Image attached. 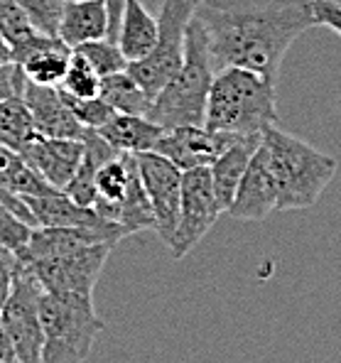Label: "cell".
Listing matches in <instances>:
<instances>
[{"instance_id":"obj_11","label":"cell","mask_w":341,"mask_h":363,"mask_svg":"<svg viewBox=\"0 0 341 363\" xmlns=\"http://www.w3.org/2000/svg\"><path fill=\"white\" fill-rule=\"evenodd\" d=\"M236 138L241 135L209 130L206 125L162 128L157 143L152 145V152L167 157L174 167H179L184 172V169L194 167H209Z\"/></svg>"},{"instance_id":"obj_14","label":"cell","mask_w":341,"mask_h":363,"mask_svg":"<svg viewBox=\"0 0 341 363\" xmlns=\"http://www.w3.org/2000/svg\"><path fill=\"white\" fill-rule=\"evenodd\" d=\"M20 155L47 184L64 191L84 157V138L69 140V138H47L37 133Z\"/></svg>"},{"instance_id":"obj_5","label":"cell","mask_w":341,"mask_h":363,"mask_svg":"<svg viewBox=\"0 0 341 363\" xmlns=\"http://www.w3.org/2000/svg\"><path fill=\"white\" fill-rule=\"evenodd\" d=\"M42 359L40 363H84L91 354L96 336L104 332V319L94 307V297L74 292H42Z\"/></svg>"},{"instance_id":"obj_3","label":"cell","mask_w":341,"mask_h":363,"mask_svg":"<svg viewBox=\"0 0 341 363\" xmlns=\"http://www.w3.org/2000/svg\"><path fill=\"white\" fill-rule=\"evenodd\" d=\"M263 147L278 186V211L310 209L337 174V160L332 155L280 130L278 125L263 133Z\"/></svg>"},{"instance_id":"obj_39","label":"cell","mask_w":341,"mask_h":363,"mask_svg":"<svg viewBox=\"0 0 341 363\" xmlns=\"http://www.w3.org/2000/svg\"><path fill=\"white\" fill-rule=\"evenodd\" d=\"M191 3H199V0H191Z\"/></svg>"},{"instance_id":"obj_20","label":"cell","mask_w":341,"mask_h":363,"mask_svg":"<svg viewBox=\"0 0 341 363\" xmlns=\"http://www.w3.org/2000/svg\"><path fill=\"white\" fill-rule=\"evenodd\" d=\"M69 60H72V50L64 45L60 37H52L45 45L32 50L28 57H23V60L18 62V67L23 69L25 79L32 84L60 86L64 74H67Z\"/></svg>"},{"instance_id":"obj_16","label":"cell","mask_w":341,"mask_h":363,"mask_svg":"<svg viewBox=\"0 0 341 363\" xmlns=\"http://www.w3.org/2000/svg\"><path fill=\"white\" fill-rule=\"evenodd\" d=\"M263 143V135H241L226 147L214 162L209 164L211 174V186L216 191V199L221 204V209L226 211L231 206V199L238 189V182L246 174L250 157Z\"/></svg>"},{"instance_id":"obj_32","label":"cell","mask_w":341,"mask_h":363,"mask_svg":"<svg viewBox=\"0 0 341 363\" xmlns=\"http://www.w3.org/2000/svg\"><path fill=\"white\" fill-rule=\"evenodd\" d=\"M317 28H329L341 35V5L337 0H312Z\"/></svg>"},{"instance_id":"obj_10","label":"cell","mask_w":341,"mask_h":363,"mask_svg":"<svg viewBox=\"0 0 341 363\" xmlns=\"http://www.w3.org/2000/svg\"><path fill=\"white\" fill-rule=\"evenodd\" d=\"M138 172L145 186L147 201H150L152 216H155V231L164 245H169L174 236L179 218V199H182V169L174 167L167 157L157 152H138Z\"/></svg>"},{"instance_id":"obj_21","label":"cell","mask_w":341,"mask_h":363,"mask_svg":"<svg viewBox=\"0 0 341 363\" xmlns=\"http://www.w3.org/2000/svg\"><path fill=\"white\" fill-rule=\"evenodd\" d=\"M0 37L8 42L15 64L28 57L32 50L45 45L47 40H52L32 28L28 15L18 8L15 0H0Z\"/></svg>"},{"instance_id":"obj_31","label":"cell","mask_w":341,"mask_h":363,"mask_svg":"<svg viewBox=\"0 0 341 363\" xmlns=\"http://www.w3.org/2000/svg\"><path fill=\"white\" fill-rule=\"evenodd\" d=\"M25 86V74L15 62L0 64V101L10 99V96H23Z\"/></svg>"},{"instance_id":"obj_18","label":"cell","mask_w":341,"mask_h":363,"mask_svg":"<svg viewBox=\"0 0 341 363\" xmlns=\"http://www.w3.org/2000/svg\"><path fill=\"white\" fill-rule=\"evenodd\" d=\"M157 35H160L157 18H152L142 8L140 0H125L118 23V35H116V42H118L125 60L138 62L150 55V50L157 42Z\"/></svg>"},{"instance_id":"obj_38","label":"cell","mask_w":341,"mask_h":363,"mask_svg":"<svg viewBox=\"0 0 341 363\" xmlns=\"http://www.w3.org/2000/svg\"><path fill=\"white\" fill-rule=\"evenodd\" d=\"M64 3H79V0H64Z\"/></svg>"},{"instance_id":"obj_25","label":"cell","mask_w":341,"mask_h":363,"mask_svg":"<svg viewBox=\"0 0 341 363\" xmlns=\"http://www.w3.org/2000/svg\"><path fill=\"white\" fill-rule=\"evenodd\" d=\"M101 79L104 77H99V72L82 55L72 52V60H69L67 74H64L60 89L64 94L74 96V99H99Z\"/></svg>"},{"instance_id":"obj_2","label":"cell","mask_w":341,"mask_h":363,"mask_svg":"<svg viewBox=\"0 0 341 363\" xmlns=\"http://www.w3.org/2000/svg\"><path fill=\"white\" fill-rule=\"evenodd\" d=\"M204 125L231 135H263L278 125L275 82L250 69L228 67L214 74Z\"/></svg>"},{"instance_id":"obj_29","label":"cell","mask_w":341,"mask_h":363,"mask_svg":"<svg viewBox=\"0 0 341 363\" xmlns=\"http://www.w3.org/2000/svg\"><path fill=\"white\" fill-rule=\"evenodd\" d=\"M32 228L35 226L23 221L5 201H0V243H3L5 248L20 253V250L25 248V243H28Z\"/></svg>"},{"instance_id":"obj_22","label":"cell","mask_w":341,"mask_h":363,"mask_svg":"<svg viewBox=\"0 0 341 363\" xmlns=\"http://www.w3.org/2000/svg\"><path fill=\"white\" fill-rule=\"evenodd\" d=\"M99 99L106 101L113 113H125V116H147L152 104L145 91L140 89V84L128 74V69L101 79Z\"/></svg>"},{"instance_id":"obj_35","label":"cell","mask_w":341,"mask_h":363,"mask_svg":"<svg viewBox=\"0 0 341 363\" xmlns=\"http://www.w3.org/2000/svg\"><path fill=\"white\" fill-rule=\"evenodd\" d=\"M15 359V351H13V344H10V336L5 332L3 327V319H0V363Z\"/></svg>"},{"instance_id":"obj_8","label":"cell","mask_w":341,"mask_h":363,"mask_svg":"<svg viewBox=\"0 0 341 363\" xmlns=\"http://www.w3.org/2000/svg\"><path fill=\"white\" fill-rule=\"evenodd\" d=\"M111 250H113L111 243H84L77 248H67L60 253L37 258L25 265L40 280L42 290L94 297V287L104 272Z\"/></svg>"},{"instance_id":"obj_12","label":"cell","mask_w":341,"mask_h":363,"mask_svg":"<svg viewBox=\"0 0 341 363\" xmlns=\"http://www.w3.org/2000/svg\"><path fill=\"white\" fill-rule=\"evenodd\" d=\"M23 201L28 204L32 218H35V228L37 226L94 228V231L106 233L113 243H118L121 238L128 236L125 228L116 226V223H111V221H104L91 206L77 204V201L62 189H55L42 196H28V199H23Z\"/></svg>"},{"instance_id":"obj_19","label":"cell","mask_w":341,"mask_h":363,"mask_svg":"<svg viewBox=\"0 0 341 363\" xmlns=\"http://www.w3.org/2000/svg\"><path fill=\"white\" fill-rule=\"evenodd\" d=\"M96 133H99L116 152L138 155V152L152 150V145L157 143L162 128H160L157 123H152L150 118H145V116L113 113Z\"/></svg>"},{"instance_id":"obj_24","label":"cell","mask_w":341,"mask_h":363,"mask_svg":"<svg viewBox=\"0 0 341 363\" xmlns=\"http://www.w3.org/2000/svg\"><path fill=\"white\" fill-rule=\"evenodd\" d=\"M35 135V121L23 96H10L0 101V145L20 152Z\"/></svg>"},{"instance_id":"obj_17","label":"cell","mask_w":341,"mask_h":363,"mask_svg":"<svg viewBox=\"0 0 341 363\" xmlns=\"http://www.w3.org/2000/svg\"><path fill=\"white\" fill-rule=\"evenodd\" d=\"M57 37L69 50H77L84 42L108 37V8H106V3L104 0L64 3Z\"/></svg>"},{"instance_id":"obj_1","label":"cell","mask_w":341,"mask_h":363,"mask_svg":"<svg viewBox=\"0 0 341 363\" xmlns=\"http://www.w3.org/2000/svg\"><path fill=\"white\" fill-rule=\"evenodd\" d=\"M206 35L214 74L250 69L278 82L292 42L317 28L312 0H199L194 8Z\"/></svg>"},{"instance_id":"obj_9","label":"cell","mask_w":341,"mask_h":363,"mask_svg":"<svg viewBox=\"0 0 341 363\" xmlns=\"http://www.w3.org/2000/svg\"><path fill=\"white\" fill-rule=\"evenodd\" d=\"M223 209L211 186L209 167H194L182 172V199H179V218L174 236L169 241V253L174 260L184 258L201 238L209 233Z\"/></svg>"},{"instance_id":"obj_26","label":"cell","mask_w":341,"mask_h":363,"mask_svg":"<svg viewBox=\"0 0 341 363\" xmlns=\"http://www.w3.org/2000/svg\"><path fill=\"white\" fill-rule=\"evenodd\" d=\"M72 52L82 55L84 60L99 72V77H108V74L123 72L128 67V60L123 57V52H121L118 42H111L108 37L94 40V42H84V45H79L77 50H72Z\"/></svg>"},{"instance_id":"obj_4","label":"cell","mask_w":341,"mask_h":363,"mask_svg":"<svg viewBox=\"0 0 341 363\" xmlns=\"http://www.w3.org/2000/svg\"><path fill=\"white\" fill-rule=\"evenodd\" d=\"M214 82V67L206 50V35L199 20L191 15L184 37V62L172 82L152 99L145 118L157 123L160 128L177 125H204L206 99Z\"/></svg>"},{"instance_id":"obj_13","label":"cell","mask_w":341,"mask_h":363,"mask_svg":"<svg viewBox=\"0 0 341 363\" xmlns=\"http://www.w3.org/2000/svg\"><path fill=\"white\" fill-rule=\"evenodd\" d=\"M273 211H278V186L270 172L268 152L260 143V147L250 157L246 174L238 182V189L226 213L238 221H263Z\"/></svg>"},{"instance_id":"obj_34","label":"cell","mask_w":341,"mask_h":363,"mask_svg":"<svg viewBox=\"0 0 341 363\" xmlns=\"http://www.w3.org/2000/svg\"><path fill=\"white\" fill-rule=\"evenodd\" d=\"M106 8H108V40L116 42L118 35V23H121V13H123L125 0H104Z\"/></svg>"},{"instance_id":"obj_33","label":"cell","mask_w":341,"mask_h":363,"mask_svg":"<svg viewBox=\"0 0 341 363\" xmlns=\"http://www.w3.org/2000/svg\"><path fill=\"white\" fill-rule=\"evenodd\" d=\"M0 201H5V204H8L15 213H18V216L23 218V221H28L30 226H35V218H32V213H30V209H28V204H25V201L20 199V196L10 194V191L5 189V186H0Z\"/></svg>"},{"instance_id":"obj_6","label":"cell","mask_w":341,"mask_h":363,"mask_svg":"<svg viewBox=\"0 0 341 363\" xmlns=\"http://www.w3.org/2000/svg\"><path fill=\"white\" fill-rule=\"evenodd\" d=\"M194 8L196 3L191 0H164L157 18L160 35L155 47L142 60L128 62V74L140 84L150 101L164 89V84L172 82V77L182 67L186 25L194 15Z\"/></svg>"},{"instance_id":"obj_27","label":"cell","mask_w":341,"mask_h":363,"mask_svg":"<svg viewBox=\"0 0 341 363\" xmlns=\"http://www.w3.org/2000/svg\"><path fill=\"white\" fill-rule=\"evenodd\" d=\"M18 8L28 15L32 28L47 37H57L64 10V0H15Z\"/></svg>"},{"instance_id":"obj_28","label":"cell","mask_w":341,"mask_h":363,"mask_svg":"<svg viewBox=\"0 0 341 363\" xmlns=\"http://www.w3.org/2000/svg\"><path fill=\"white\" fill-rule=\"evenodd\" d=\"M62 96H64V101H67L69 111L77 116V121L82 123L86 130H99V128L113 116L111 106L101 99H74V96L64 94V91H62Z\"/></svg>"},{"instance_id":"obj_36","label":"cell","mask_w":341,"mask_h":363,"mask_svg":"<svg viewBox=\"0 0 341 363\" xmlns=\"http://www.w3.org/2000/svg\"><path fill=\"white\" fill-rule=\"evenodd\" d=\"M10 62H13V52H10L8 42L0 37V64H10Z\"/></svg>"},{"instance_id":"obj_23","label":"cell","mask_w":341,"mask_h":363,"mask_svg":"<svg viewBox=\"0 0 341 363\" xmlns=\"http://www.w3.org/2000/svg\"><path fill=\"white\" fill-rule=\"evenodd\" d=\"M0 186L10 191V194L28 199V196H42L55 191V186L47 184L35 169L25 162L20 152L10 150V147L0 145Z\"/></svg>"},{"instance_id":"obj_30","label":"cell","mask_w":341,"mask_h":363,"mask_svg":"<svg viewBox=\"0 0 341 363\" xmlns=\"http://www.w3.org/2000/svg\"><path fill=\"white\" fill-rule=\"evenodd\" d=\"M18 265H20L18 253L0 243V309H3V304L10 295V287H13V277H15Z\"/></svg>"},{"instance_id":"obj_37","label":"cell","mask_w":341,"mask_h":363,"mask_svg":"<svg viewBox=\"0 0 341 363\" xmlns=\"http://www.w3.org/2000/svg\"><path fill=\"white\" fill-rule=\"evenodd\" d=\"M5 363H20L18 359H10V361H5Z\"/></svg>"},{"instance_id":"obj_7","label":"cell","mask_w":341,"mask_h":363,"mask_svg":"<svg viewBox=\"0 0 341 363\" xmlns=\"http://www.w3.org/2000/svg\"><path fill=\"white\" fill-rule=\"evenodd\" d=\"M42 285L25 263L18 265L13 277V287L0 309L3 327L10 336L15 359L20 363H40L42 359V317H40V300Z\"/></svg>"},{"instance_id":"obj_15","label":"cell","mask_w":341,"mask_h":363,"mask_svg":"<svg viewBox=\"0 0 341 363\" xmlns=\"http://www.w3.org/2000/svg\"><path fill=\"white\" fill-rule=\"evenodd\" d=\"M23 101L28 104L35 130L47 138H69V140H82L86 128L77 121V116L69 111L60 86H42L25 79Z\"/></svg>"}]
</instances>
